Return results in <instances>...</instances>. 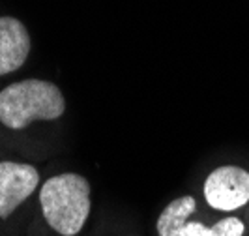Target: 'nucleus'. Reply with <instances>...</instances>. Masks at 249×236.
<instances>
[{"label": "nucleus", "instance_id": "nucleus-7", "mask_svg": "<svg viewBox=\"0 0 249 236\" xmlns=\"http://www.w3.org/2000/svg\"><path fill=\"white\" fill-rule=\"evenodd\" d=\"M213 236H242L246 227L238 218H225L212 227Z\"/></svg>", "mask_w": 249, "mask_h": 236}, {"label": "nucleus", "instance_id": "nucleus-5", "mask_svg": "<svg viewBox=\"0 0 249 236\" xmlns=\"http://www.w3.org/2000/svg\"><path fill=\"white\" fill-rule=\"evenodd\" d=\"M30 36L15 17H0V75L19 70L28 58Z\"/></svg>", "mask_w": 249, "mask_h": 236}, {"label": "nucleus", "instance_id": "nucleus-8", "mask_svg": "<svg viewBox=\"0 0 249 236\" xmlns=\"http://www.w3.org/2000/svg\"><path fill=\"white\" fill-rule=\"evenodd\" d=\"M180 236H213V231L212 227H206L199 221H187L180 231Z\"/></svg>", "mask_w": 249, "mask_h": 236}, {"label": "nucleus", "instance_id": "nucleus-1", "mask_svg": "<svg viewBox=\"0 0 249 236\" xmlns=\"http://www.w3.org/2000/svg\"><path fill=\"white\" fill-rule=\"evenodd\" d=\"M66 111V100L56 85L41 79H25L0 92V122L23 129L36 120H56Z\"/></svg>", "mask_w": 249, "mask_h": 236}, {"label": "nucleus", "instance_id": "nucleus-3", "mask_svg": "<svg viewBox=\"0 0 249 236\" xmlns=\"http://www.w3.org/2000/svg\"><path fill=\"white\" fill-rule=\"evenodd\" d=\"M204 199L215 210L231 212L249 202V173L236 165L217 167L204 182Z\"/></svg>", "mask_w": 249, "mask_h": 236}, {"label": "nucleus", "instance_id": "nucleus-4", "mask_svg": "<svg viewBox=\"0 0 249 236\" xmlns=\"http://www.w3.org/2000/svg\"><path fill=\"white\" fill-rule=\"evenodd\" d=\"M39 184L36 167L28 163H0V219L12 216Z\"/></svg>", "mask_w": 249, "mask_h": 236}, {"label": "nucleus", "instance_id": "nucleus-2", "mask_svg": "<svg viewBox=\"0 0 249 236\" xmlns=\"http://www.w3.org/2000/svg\"><path fill=\"white\" fill-rule=\"evenodd\" d=\"M39 202L43 218L58 235L75 236L90 214V184L75 173L53 176L41 186Z\"/></svg>", "mask_w": 249, "mask_h": 236}, {"label": "nucleus", "instance_id": "nucleus-6", "mask_svg": "<svg viewBox=\"0 0 249 236\" xmlns=\"http://www.w3.org/2000/svg\"><path fill=\"white\" fill-rule=\"evenodd\" d=\"M197 210V200L191 195H184L180 199H175L165 206L158 219V235L160 236H180V231L187 223V218Z\"/></svg>", "mask_w": 249, "mask_h": 236}]
</instances>
